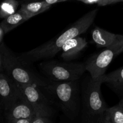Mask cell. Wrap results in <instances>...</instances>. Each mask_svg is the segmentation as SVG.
<instances>
[{"label":"cell","mask_w":123,"mask_h":123,"mask_svg":"<svg viewBox=\"0 0 123 123\" xmlns=\"http://www.w3.org/2000/svg\"><path fill=\"white\" fill-rule=\"evenodd\" d=\"M91 36L98 48H109L123 42V35L112 33L98 26L92 30Z\"/></svg>","instance_id":"10"},{"label":"cell","mask_w":123,"mask_h":123,"mask_svg":"<svg viewBox=\"0 0 123 123\" xmlns=\"http://www.w3.org/2000/svg\"><path fill=\"white\" fill-rule=\"evenodd\" d=\"M0 108L4 112L22 96L19 84L4 72H0Z\"/></svg>","instance_id":"8"},{"label":"cell","mask_w":123,"mask_h":123,"mask_svg":"<svg viewBox=\"0 0 123 123\" xmlns=\"http://www.w3.org/2000/svg\"><path fill=\"white\" fill-rule=\"evenodd\" d=\"M4 113L6 120L9 123H15L21 119L31 120L32 123L35 114L34 108L22 95L12 106Z\"/></svg>","instance_id":"9"},{"label":"cell","mask_w":123,"mask_h":123,"mask_svg":"<svg viewBox=\"0 0 123 123\" xmlns=\"http://www.w3.org/2000/svg\"><path fill=\"white\" fill-rule=\"evenodd\" d=\"M30 18L31 17L26 12L19 9L14 14L5 18L1 22L0 26L3 28L6 33H7Z\"/></svg>","instance_id":"13"},{"label":"cell","mask_w":123,"mask_h":123,"mask_svg":"<svg viewBox=\"0 0 123 123\" xmlns=\"http://www.w3.org/2000/svg\"><path fill=\"white\" fill-rule=\"evenodd\" d=\"M22 1H25V2H33L34 1H36V0H21Z\"/></svg>","instance_id":"22"},{"label":"cell","mask_w":123,"mask_h":123,"mask_svg":"<svg viewBox=\"0 0 123 123\" xmlns=\"http://www.w3.org/2000/svg\"><path fill=\"white\" fill-rule=\"evenodd\" d=\"M4 30L1 26H0V44L4 42V37L5 34H6Z\"/></svg>","instance_id":"20"},{"label":"cell","mask_w":123,"mask_h":123,"mask_svg":"<svg viewBox=\"0 0 123 123\" xmlns=\"http://www.w3.org/2000/svg\"><path fill=\"white\" fill-rule=\"evenodd\" d=\"M44 1H45L47 3L49 4L52 5V4H55V3H58V2L68 1V0H44Z\"/></svg>","instance_id":"21"},{"label":"cell","mask_w":123,"mask_h":123,"mask_svg":"<svg viewBox=\"0 0 123 123\" xmlns=\"http://www.w3.org/2000/svg\"><path fill=\"white\" fill-rule=\"evenodd\" d=\"M119 104H120L121 106H122L123 108V98H121V100H120V103H119Z\"/></svg>","instance_id":"23"},{"label":"cell","mask_w":123,"mask_h":123,"mask_svg":"<svg viewBox=\"0 0 123 123\" xmlns=\"http://www.w3.org/2000/svg\"><path fill=\"white\" fill-rule=\"evenodd\" d=\"M122 2H123V0H122Z\"/></svg>","instance_id":"24"},{"label":"cell","mask_w":123,"mask_h":123,"mask_svg":"<svg viewBox=\"0 0 123 123\" xmlns=\"http://www.w3.org/2000/svg\"><path fill=\"white\" fill-rule=\"evenodd\" d=\"M77 1H80V2H82L85 4H98L100 0H77Z\"/></svg>","instance_id":"19"},{"label":"cell","mask_w":123,"mask_h":123,"mask_svg":"<svg viewBox=\"0 0 123 123\" xmlns=\"http://www.w3.org/2000/svg\"><path fill=\"white\" fill-rule=\"evenodd\" d=\"M30 64L22 61L5 43L0 44V72H4L18 84H30L44 86L50 81L40 76L30 67Z\"/></svg>","instance_id":"3"},{"label":"cell","mask_w":123,"mask_h":123,"mask_svg":"<svg viewBox=\"0 0 123 123\" xmlns=\"http://www.w3.org/2000/svg\"><path fill=\"white\" fill-rule=\"evenodd\" d=\"M103 83L107 85L117 94L123 96V66L101 77Z\"/></svg>","instance_id":"12"},{"label":"cell","mask_w":123,"mask_h":123,"mask_svg":"<svg viewBox=\"0 0 123 123\" xmlns=\"http://www.w3.org/2000/svg\"><path fill=\"white\" fill-rule=\"evenodd\" d=\"M52 118L46 117H34L32 119V123H51Z\"/></svg>","instance_id":"17"},{"label":"cell","mask_w":123,"mask_h":123,"mask_svg":"<svg viewBox=\"0 0 123 123\" xmlns=\"http://www.w3.org/2000/svg\"><path fill=\"white\" fill-rule=\"evenodd\" d=\"M101 78L90 76L84 79L81 88V121L86 123H102L108 107L101 92Z\"/></svg>","instance_id":"4"},{"label":"cell","mask_w":123,"mask_h":123,"mask_svg":"<svg viewBox=\"0 0 123 123\" xmlns=\"http://www.w3.org/2000/svg\"><path fill=\"white\" fill-rule=\"evenodd\" d=\"M119 2H122V0H100L98 5L100 6H107V5L117 3Z\"/></svg>","instance_id":"18"},{"label":"cell","mask_w":123,"mask_h":123,"mask_svg":"<svg viewBox=\"0 0 123 123\" xmlns=\"http://www.w3.org/2000/svg\"><path fill=\"white\" fill-rule=\"evenodd\" d=\"M97 13V9L90 11L63 33L32 50L22 53L18 56L22 61L28 64L54 57L58 52H60L62 47L67 41L86 32L92 25Z\"/></svg>","instance_id":"1"},{"label":"cell","mask_w":123,"mask_h":123,"mask_svg":"<svg viewBox=\"0 0 123 123\" xmlns=\"http://www.w3.org/2000/svg\"><path fill=\"white\" fill-rule=\"evenodd\" d=\"M102 123H123V108L120 104L108 108Z\"/></svg>","instance_id":"15"},{"label":"cell","mask_w":123,"mask_h":123,"mask_svg":"<svg viewBox=\"0 0 123 123\" xmlns=\"http://www.w3.org/2000/svg\"><path fill=\"white\" fill-rule=\"evenodd\" d=\"M39 68L43 76L52 82L78 80L86 70L85 63L63 62L55 60L42 62Z\"/></svg>","instance_id":"5"},{"label":"cell","mask_w":123,"mask_h":123,"mask_svg":"<svg viewBox=\"0 0 123 123\" xmlns=\"http://www.w3.org/2000/svg\"><path fill=\"white\" fill-rule=\"evenodd\" d=\"M79 80L51 82L38 88L68 119L74 120L79 116L81 110V90Z\"/></svg>","instance_id":"2"},{"label":"cell","mask_w":123,"mask_h":123,"mask_svg":"<svg viewBox=\"0 0 123 123\" xmlns=\"http://www.w3.org/2000/svg\"><path fill=\"white\" fill-rule=\"evenodd\" d=\"M123 52V42L90 56L85 62V68L91 78L97 79L105 74L106 70L114 58Z\"/></svg>","instance_id":"6"},{"label":"cell","mask_w":123,"mask_h":123,"mask_svg":"<svg viewBox=\"0 0 123 123\" xmlns=\"http://www.w3.org/2000/svg\"><path fill=\"white\" fill-rule=\"evenodd\" d=\"M19 85L22 96L34 108V117H53L55 114L53 104L38 86L30 84H19Z\"/></svg>","instance_id":"7"},{"label":"cell","mask_w":123,"mask_h":123,"mask_svg":"<svg viewBox=\"0 0 123 123\" xmlns=\"http://www.w3.org/2000/svg\"><path fill=\"white\" fill-rule=\"evenodd\" d=\"M51 5L47 3L44 0L41 1H33L24 2L21 5L20 10L25 11L31 18L43 13L50 7Z\"/></svg>","instance_id":"14"},{"label":"cell","mask_w":123,"mask_h":123,"mask_svg":"<svg viewBox=\"0 0 123 123\" xmlns=\"http://www.w3.org/2000/svg\"><path fill=\"white\" fill-rule=\"evenodd\" d=\"M19 5L18 0H4L0 7V18L4 19L6 17L14 14Z\"/></svg>","instance_id":"16"},{"label":"cell","mask_w":123,"mask_h":123,"mask_svg":"<svg viewBox=\"0 0 123 123\" xmlns=\"http://www.w3.org/2000/svg\"><path fill=\"white\" fill-rule=\"evenodd\" d=\"M87 46V42L84 37L79 36L67 41L61 49V56L66 61L76 58L82 50Z\"/></svg>","instance_id":"11"}]
</instances>
